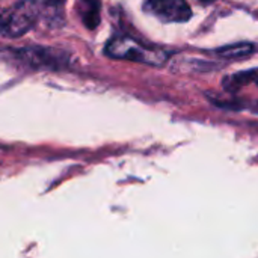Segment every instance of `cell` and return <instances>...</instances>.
I'll return each instance as SVG.
<instances>
[{
    "label": "cell",
    "mask_w": 258,
    "mask_h": 258,
    "mask_svg": "<svg viewBox=\"0 0 258 258\" xmlns=\"http://www.w3.org/2000/svg\"><path fill=\"white\" fill-rule=\"evenodd\" d=\"M39 17L36 0H18L2 14L0 30L5 38H18L29 32Z\"/></svg>",
    "instance_id": "cell-1"
},
{
    "label": "cell",
    "mask_w": 258,
    "mask_h": 258,
    "mask_svg": "<svg viewBox=\"0 0 258 258\" xmlns=\"http://www.w3.org/2000/svg\"><path fill=\"white\" fill-rule=\"evenodd\" d=\"M106 53L112 57L128 59L150 65H162L168 57V54L163 50L147 47L128 36H116L112 41H109Z\"/></svg>",
    "instance_id": "cell-2"
},
{
    "label": "cell",
    "mask_w": 258,
    "mask_h": 258,
    "mask_svg": "<svg viewBox=\"0 0 258 258\" xmlns=\"http://www.w3.org/2000/svg\"><path fill=\"white\" fill-rule=\"evenodd\" d=\"M144 9L165 23H184L192 17L186 0H148Z\"/></svg>",
    "instance_id": "cell-3"
},
{
    "label": "cell",
    "mask_w": 258,
    "mask_h": 258,
    "mask_svg": "<svg viewBox=\"0 0 258 258\" xmlns=\"http://www.w3.org/2000/svg\"><path fill=\"white\" fill-rule=\"evenodd\" d=\"M18 59L32 68H62L67 65L68 57L65 53L54 50V48H44V47H30L17 51Z\"/></svg>",
    "instance_id": "cell-4"
},
{
    "label": "cell",
    "mask_w": 258,
    "mask_h": 258,
    "mask_svg": "<svg viewBox=\"0 0 258 258\" xmlns=\"http://www.w3.org/2000/svg\"><path fill=\"white\" fill-rule=\"evenodd\" d=\"M82 18L88 29H95L100 24V2L98 0H80Z\"/></svg>",
    "instance_id": "cell-5"
},
{
    "label": "cell",
    "mask_w": 258,
    "mask_h": 258,
    "mask_svg": "<svg viewBox=\"0 0 258 258\" xmlns=\"http://www.w3.org/2000/svg\"><path fill=\"white\" fill-rule=\"evenodd\" d=\"M251 82H255L258 85V70H249L243 73H237L234 76H230L225 79V88L228 91H236L240 86H245Z\"/></svg>",
    "instance_id": "cell-6"
},
{
    "label": "cell",
    "mask_w": 258,
    "mask_h": 258,
    "mask_svg": "<svg viewBox=\"0 0 258 258\" xmlns=\"http://www.w3.org/2000/svg\"><path fill=\"white\" fill-rule=\"evenodd\" d=\"M252 51H254V47L248 42H243V44H233V45L222 47L216 53L222 57H227V59H237V57L249 56Z\"/></svg>",
    "instance_id": "cell-7"
},
{
    "label": "cell",
    "mask_w": 258,
    "mask_h": 258,
    "mask_svg": "<svg viewBox=\"0 0 258 258\" xmlns=\"http://www.w3.org/2000/svg\"><path fill=\"white\" fill-rule=\"evenodd\" d=\"M65 0H44V5L47 8H59L60 5H63Z\"/></svg>",
    "instance_id": "cell-8"
},
{
    "label": "cell",
    "mask_w": 258,
    "mask_h": 258,
    "mask_svg": "<svg viewBox=\"0 0 258 258\" xmlns=\"http://www.w3.org/2000/svg\"><path fill=\"white\" fill-rule=\"evenodd\" d=\"M252 110H254L255 113H258V103H255V104H254V107H252Z\"/></svg>",
    "instance_id": "cell-9"
},
{
    "label": "cell",
    "mask_w": 258,
    "mask_h": 258,
    "mask_svg": "<svg viewBox=\"0 0 258 258\" xmlns=\"http://www.w3.org/2000/svg\"><path fill=\"white\" fill-rule=\"evenodd\" d=\"M203 3H210V2H213V0H201Z\"/></svg>",
    "instance_id": "cell-10"
}]
</instances>
